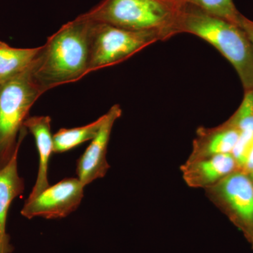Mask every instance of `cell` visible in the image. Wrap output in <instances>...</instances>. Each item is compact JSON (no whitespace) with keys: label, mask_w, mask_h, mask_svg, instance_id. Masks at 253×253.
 <instances>
[{"label":"cell","mask_w":253,"mask_h":253,"mask_svg":"<svg viewBox=\"0 0 253 253\" xmlns=\"http://www.w3.org/2000/svg\"><path fill=\"white\" fill-rule=\"evenodd\" d=\"M198 163L193 176L201 183L209 184L223 179L234 172L237 163L231 154H217Z\"/></svg>","instance_id":"obj_13"},{"label":"cell","mask_w":253,"mask_h":253,"mask_svg":"<svg viewBox=\"0 0 253 253\" xmlns=\"http://www.w3.org/2000/svg\"><path fill=\"white\" fill-rule=\"evenodd\" d=\"M164 1H170V2H178L179 0H164Z\"/></svg>","instance_id":"obj_19"},{"label":"cell","mask_w":253,"mask_h":253,"mask_svg":"<svg viewBox=\"0 0 253 253\" xmlns=\"http://www.w3.org/2000/svg\"><path fill=\"white\" fill-rule=\"evenodd\" d=\"M20 147L9 163L0 169V253H11L14 249L6 231V222L10 206L16 198L23 194L25 189L24 180L18 170Z\"/></svg>","instance_id":"obj_8"},{"label":"cell","mask_w":253,"mask_h":253,"mask_svg":"<svg viewBox=\"0 0 253 253\" xmlns=\"http://www.w3.org/2000/svg\"><path fill=\"white\" fill-rule=\"evenodd\" d=\"M36 61L22 72L0 83V169L22 144L28 131L23 124L32 106L44 93L33 73Z\"/></svg>","instance_id":"obj_3"},{"label":"cell","mask_w":253,"mask_h":253,"mask_svg":"<svg viewBox=\"0 0 253 253\" xmlns=\"http://www.w3.org/2000/svg\"><path fill=\"white\" fill-rule=\"evenodd\" d=\"M250 174H251V180H252L253 181V170L252 171V172H251V173H250Z\"/></svg>","instance_id":"obj_20"},{"label":"cell","mask_w":253,"mask_h":253,"mask_svg":"<svg viewBox=\"0 0 253 253\" xmlns=\"http://www.w3.org/2000/svg\"><path fill=\"white\" fill-rule=\"evenodd\" d=\"M84 187L78 178L63 179L46 188L34 199L26 200L21 215L29 219L66 217L79 207L84 197Z\"/></svg>","instance_id":"obj_6"},{"label":"cell","mask_w":253,"mask_h":253,"mask_svg":"<svg viewBox=\"0 0 253 253\" xmlns=\"http://www.w3.org/2000/svg\"><path fill=\"white\" fill-rule=\"evenodd\" d=\"M242 131L230 126L229 123L214 129L202 139V147L208 156L217 154H231L239 141Z\"/></svg>","instance_id":"obj_14"},{"label":"cell","mask_w":253,"mask_h":253,"mask_svg":"<svg viewBox=\"0 0 253 253\" xmlns=\"http://www.w3.org/2000/svg\"><path fill=\"white\" fill-rule=\"evenodd\" d=\"M179 2L164 0H101L83 16L130 31H157L176 36Z\"/></svg>","instance_id":"obj_4"},{"label":"cell","mask_w":253,"mask_h":253,"mask_svg":"<svg viewBox=\"0 0 253 253\" xmlns=\"http://www.w3.org/2000/svg\"><path fill=\"white\" fill-rule=\"evenodd\" d=\"M176 34L189 33L214 46L239 75L245 91L253 87V48L242 28L194 5L179 2Z\"/></svg>","instance_id":"obj_2"},{"label":"cell","mask_w":253,"mask_h":253,"mask_svg":"<svg viewBox=\"0 0 253 253\" xmlns=\"http://www.w3.org/2000/svg\"><path fill=\"white\" fill-rule=\"evenodd\" d=\"M178 2L194 5L210 14L224 18L234 24H239L241 14L236 9L233 0H179Z\"/></svg>","instance_id":"obj_15"},{"label":"cell","mask_w":253,"mask_h":253,"mask_svg":"<svg viewBox=\"0 0 253 253\" xmlns=\"http://www.w3.org/2000/svg\"><path fill=\"white\" fill-rule=\"evenodd\" d=\"M238 25L242 28L243 31L249 38L253 48V21L241 14Z\"/></svg>","instance_id":"obj_17"},{"label":"cell","mask_w":253,"mask_h":253,"mask_svg":"<svg viewBox=\"0 0 253 253\" xmlns=\"http://www.w3.org/2000/svg\"><path fill=\"white\" fill-rule=\"evenodd\" d=\"M244 173L248 174L253 170V135L249 141L247 151H246V159L243 166Z\"/></svg>","instance_id":"obj_18"},{"label":"cell","mask_w":253,"mask_h":253,"mask_svg":"<svg viewBox=\"0 0 253 253\" xmlns=\"http://www.w3.org/2000/svg\"><path fill=\"white\" fill-rule=\"evenodd\" d=\"M228 123L241 131L253 132V87L246 91L241 104Z\"/></svg>","instance_id":"obj_16"},{"label":"cell","mask_w":253,"mask_h":253,"mask_svg":"<svg viewBox=\"0 0 253 253\" xmlns=\"http://www.w3.org/2000/svg\"><path fill=\"white\" fill-rule=\"evenodd\" d=\"M93 23L80 15L61 26L42 46L33 73L44 92L78 81L89 73Z\"/></svg>","instance_id":"obj_1"},{"label":"cell","mask_w":253,"mask_h":253,"mask_svg":"<svg viewBox=\"0 0 253 253\" xmlns=\"http://www.w3.org/2000/svg\"><path fill=\"white\" fill-rule=\"evenodd\" d=\"M105 119V115L86 126L73 128H61L53 135L54 153L62 154L78 146L91 141L99 132Z\"/></svg>","instance_id":"obj_12"},{"label":"cell","mask_w":253,"mask_h":253,"mask_svg":"<svg viewBox=\"0 0 253 253\" xmlns=\"http://www.w3.org/2000/svg\"><path fill=\"white\" fill-rule=\"evenodd\" d=\"M51 126V118L47 116H29L23 124V126L34 136L39 154V166L36 184L27 200L34 199L49 186L48 169L50 157L54 153Z\"/></svg>","instance_id":"obj_9"},{"label":"cell","mask_w":253,"mask_h":253,"mask_svg":"<svg viewBox=\"0 0 253 253\" xmlns=\"http://www.w3.org/2000/svg\"><path fill=\"white\" fill-rule=\"evenodd\" d=\"M121 114L122 110L119 105H114L104 114V121L99 132L78 159V178L84 186L103 177L107 172L109 166L106 161V154L110 136L115 122Z\"/></svg>","instance_id":"obj_7"},{"label":"cell","mask_w":253,"mask_h":253,"mask_svg":"<svg viewBox=\"0 0 253 253\" xmlns=\"http://www.w3.org/2000/svg\"><path fill=\"white\" fill-rule=\"evenodd\" d=\"M42 46L35 48L13 47L0 41V83L22 72L39 56Z\"/></svg>","instance_id":"obj_11"},{"label":"cell","mask_w":253,"mask_h":253,"mask_svg":"<svg viewBox=\"0 0 253 253\" xmlns=\"http://www.w3.org/2000/svg\"><path fill=\"white\" fill-rule=\"evenodd\" d=\"M243 172H232L221 181L219 191L241 220L253 225V181Z\"/></svg>","instance_id":"obj_10"},{"label":"cell","mask_w":253,"mask_h":253,"mask_svg":"<svg viewBox=\"0 0 253 253\" xmlns=\"http://www.w3.org/2000/svg\"><path fill=\"white\" fill-rule=\"evenodd\" d=\"M93 22L89 73L122 62L146 46L169 39L161 31H130Z\"/></svg>","instance_id":"obj_5"}]
</instances>
